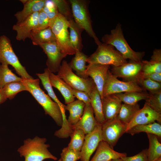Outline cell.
Returning a JSON list of instances; mask_svg holds the SVG:
<instances>
[{
  "instance_id": "cell-1",
  "label": "cell",
  "mask_w": 161,
  "mask_h": 161,
  "mask_svg": "<svg viewBox=\"0 0 161 161\" xmlns=\"http://www.w3.org/2000/svg\"><path fill=\"white\" fill-rule=\"evenodd\" d=\"M22 78V81L29 92L43 108L46 114L50 116L59 126H61L63 116L58 105L41 89L38 79Z\"/></svg>"
},
{
  "instance_id": "cell-2",
  "label": "cell",
  "mask_w": 161,
  "mask_h": 161,
  "mask_svg": "<svg viewBox=\"0 0 161 161\" xmlns=\"http://www.w3.org/2000/svg\"><path fill=\"white\" fill-rule=\"evenodd\" d=\"M47 141L46 138L38 136L32 139H27L17 151L21 157H24V161H43L48 159L57 160V157L49 151L50 145L45 143Z\"/></svg>"
},
{
  "instance_id": "cell-3",
  "label": "cell",
  "mask_w": 161,
  "mask_h": 161,
  "mask_svg": "<svg viewBox=\"0 0 161 161\" xmlns=\"http://www.w3.org/2000/svg\"><path fill=\"white\" fill-rule=\"evenodd\" d=\"M101 41L103 43L113 46L126 59L140 62L145 55L144 52L135 51L130 47L124 36L121 25L120 23L111 30L110 34L105 35Z\"/></svg>"
},
{
  "instance_id": "cell-4",
  "label": "cell",
  "mask_w": 161,
  "mask_h": 161,
  "mask_svg": "<svg viewBox=\"0 0 161 161\" xmlns=\"http://www.w3.org/2000/svg\"><path fill=\"white\" fill-rule=\"evenodd\" d=\"M89 64H97L117 66L128 62L112 45L103 43L98 45L95 52L86 60Z\"/></svg>"
},
{
  "instance_id": "cell-5",
  "label": "cell",
  "mask_w": 161,
  "mask_h": 161,
  "mask_svg": "<svg viewBox=\"0 0 161 161\" xmlns=\"http://www.w3.org/2000/svg\"><path fill=\"white\" fill-rule=\"evenodd\" d=\"M69 25V21L59 13L55 18L50 20L49 26L55 36L59 48L63 53L67 55L75 54L70 41Z\"/></svg>"
},
{
  "instance_id": "cell-6",
  "label": "cell",
  "mask_w": 161,
  "mask_h": 161,
  "mask_svg": "<svg viewBox=\"0 0 161 161\" xmlns=\"http://www.w3.org/2000/svg\"><path fill=\"white\" fill-rule=\"evenodd\" d=\"M73 19L76 23L83 30L86 31L92 38L97 45L102 43L93 30L88 10V1L83 0H70Z\"/></svg>"
},
{
  "instance_id": "cell-7",
  "label": "cell",
  "mask_w": 161,
  "mask_h": 161,
  "mask_svg": "<svg viewBox=\"0 0 161 161\" xmlns=\"http://www.w3.org/2000/svg\"><path fill=\"white\" fill-rule=\"evenodd\" d=\"M57 75L72 88L85 92L89 96L96 86L91 78H82L73 72L69 64L65 60L62 62Z\"/></svg>"
},
{
  "instance_id": "cell-8",
  "label": "cell",
  "mask_w": 161,
  "mask_h": 161,
  "mask_svg": "<svg viewBox=\"0 0 161 161\" xmlns=\"http://www.w3.org/2000/svg\"><path fill=\"white\" fill-rule=\"evenodd\" d=\"M0 62L2 64L12 66L21 78L34 79L21 64L13 51L10 40L4 35L0 36Z\"/></svg>"
},
{
  "instance_id": "cell-9",
  "label": "cell",
  "mask_w": 161,
  "mask_h": 161,
  "mask_svg": "<svg viewBox=\"0 0 161 161\" xmlns=\"http://www.w3.org/2000/svg\"><path fill=\"white\" fill-rule=\"evenodd\" d=\"M145 91L136 82L119 80L114 76L109 70L103 89V98L106 96L112 94L132 91Z\"/></svg>"
},
{
  "instance_id": "cell-10",
  "label": "cell",
  "mask_w": 161,
  "mask_h": 161,
  "mask_svg": "<svg viewBox=\"0 0 161 161\" xmlns=\"http://www.w3.org/2000/svg\"><path fill=\"white\" fill-rule=\"evenodd\" d=\"M143 65L142 61L135 62L130 60L120 66H112L110 72L117 78H121L125 81L135 82L139 84L142 79Z\"/></svg>"
},
{
  "instance_id": "cell-11",
  "label": "cell",
  "mask_w": 161,
  "mask_h": 161,
  "mask_svg": "<svg viewBox=\"0 0 161 161\" xmlns=\"http://www.w3.org/2000/svg\"><path fill=\"white\" fill-rule=\"evenodd\" d=\"M126 129L127 125L116 117L105 121L101 125L102 140L113 148L120 138L126 133Z\"/></svg>"
},
{
  "instance_id": "cell-12",
  "label": "cell",
  "mask_w": 161,
  "mask_h": 161,
  "mask_svg": "<svg viewBox=\"0 0 161 161\" xmlns=\"http://www.w3.org/2000/svg\"><path fill=\"white\" fill-rule=\"evenodd\" d=\"M39 46L47 56L46 65L47 69L53 73L58 72L62 60L67 55L62 52L56 42L44 43Z\"/></svg>"
},
{
  "instance_id": "cell-13",
  "label": "cell",
  "mask_w": 161,
  "mask_h": 161,
  "mask_svg": "<svg viewBox=\"0 0 161 161\" xmlns=\"http://www.w3.org/2000/svg\"><path fill=\"white\" fill-rule=\"evenodd\" d=\"M102 140L101 125L98 124L91 133L86 135L80 151L81 161H90V158Z\"/></svg>"
},
{
  "instance_id": "cell-14",
  "label": "cell",
  "mask_w": 161,
  "mask_h": 161,
  "mask_svg": "<svg viewBox=\"0 0 161 161\" xmlns=\"http://www.w3.org/2000/svg\"><path fill=\"white\" fill-rule=\"evenodd\" d=\"M110 66L100 64H89L86 66V74L94 82L100 95L103 98V91Z\"/></svg>"
},
{
  "instance_id": "cell-15",
  "label": "cell",
  "mask_w": 161,
  "mask_h": 161,
  "mask_svg": "<svg viewBox=\"0 0 161 161\" xmlns=\"http://www.w3.org/2000/svg\"><path fill=\"white\" fill-rule=\"evenodd\" d=\"M155 121L161 123V114L153 110L145 103L143 107L140 109L132 120L127 125L126 132L135 126L149 124Z\"/></svg>"
},
{
  "instance_id": "cell-16",
  "label": "cell",
  "mask_w": 161,
  "mask_h": 161,
  "mask_svg": "<svg viewBox=\"0 0 161 161\" xmlns=\"http://www.w3.org/2000/svg\"><path fill=\"white\" fill-rule=\"evenodd\" d=\"M38 13H34L22 22L13 26V30L17 33V40L24 41L27 38H30L32 32L37 26Z\"/></svg>"
},
{
  "instance_id": "cell-17",
  "label": "cell",
  "mask_w": 161,
  "mask_h": 161,
  "mask_svg": "<svg viewBox=\"0 0 161 161\" xmlns=\"http://www.w3.org/2000/svg\"><path fill=\"white\" fill-rule=\"evenodd\" d=\"M65 109L69 112V114L67 119V129L65 138H67L72 132V127L78 122L82 116L85 104L83 101L77 100L66 104Z\"/></svg>"
},
{
  "instance_id": "cell-18",
  "label": "cell",
  "mask_w": 161,
  "mask_h": 161,
  "mask_svg": "<svg viewBox=\"0 0 161 161\" xmlns=\"http://www.w3.org/2000/svg\"><path fill=\"white\" fill-rule=\"evenodd\" d=\"M101 100L105 121L116 118L122 104L120 99L115 94H112L104 97Z\"/></svg>"
},
{
  "instance_id": "cell-19",
  "label": "cell",
  "mask_w": 161,
  "mask_h": 161,
  "mask_svg": "<svg viewBox=\"0 0 161 161\" xmlns=\"http://www.w3.org/2000/svg\"><path fill=\"white\" fill-rule=\"evenodd\" d=\"M126 156V153L114 151L108 143L102 140L100 142L95 155L90 161H109Z\"/></svg>"
},
{
  "instance_id": "cell-20",
  "label": "cell",
  "mask_w": 161,
  "mask_h": 161,
  "mask_svg": "<svg viewBox=\"0 0 161 161\" xmlns=\"http://www.w3.org/2000/svg\"><path fill=\"white\" fill-rule=\"evenodd\" d=\"M23 4L22 10L17 12L15 14L17 20L16 23H19L33 13L39 12L42 10L46 0H21Z\"/></svg>"
},
{
  "instance_id": "cell-21",
  "label": "cell",
  "mask_w": 161,
  "mask_h": 161,
  "mask_svg": "<svg viewBox=\"0 0 161 161\" xmlns=\"http://www.w3.org/2000/svg\"><path fill=\"white\" fill-rule=\"evenodd\" d=\"M98 124L90 104H85L83 114L78 123L72 127L82 129L86 135L92 132Z\"/></svg>"
},
{
  "instance_id": "cell-22",
  "label": "cell",
  "mask_w": 161,
  "mask_h": 161,
  "mask_svg": "<svg viewBox=\"0 0 161 161\" xmlns=\"http://www.w3.org/2000/svg\"><path fill=\"white\" fill-rule=\"evenodd\" d=\"M49 70L47 68L45 69L43 73H36V75L41 80L44 88L47 92L48 95L59 106L63 116V123L61 126L66 127L67 126V123L65 115L66 105L61 102L53 91L49 79Z\"/></svg>"
},
{
  "instance_id": "cell-23",
  "label": "cell",
  "mask_w": 161,
  "mask_h": 161,
  "mask_svg": "<svg viewBox=\"0 0 161 161\" xmlns=\"http://www.w3.org/2000/svg\"><path fill=\"white\" fill-rule=\"evenodd\" d=\"M49 79L52 86L57 89L63 96L65 103L67 104L75 100V97L73 95L72 88L57 75L51 72L49 73Z\"/></svg>"
},
{
  "instance_id": "cell-24",
  "label": "cell",
  "mask_w": 161,
  "mask_h": 161,
  "mask_svg": "<svg viewBox=\"0 0 161 161\" xmlns=\"http://www.w3.org/2000/svg\"><path fill=\"white\" fill-rule=\"evenodd\" d=\"M75 55L69 64V66L76 72L78 76L84 78H88L86 74V60L88 57L79 50L75 51Z\"/></svg>"
},
{
  "instance_id": "cell-25",
  "label": "cell",
  "mask_w": 161,
  "mask_h": 161,
  "mask_svg": "<svg viewBox=\"0 0 161 161\" xmlns=\"http://www.w3.org/2000/svg\"><path fill=\"white\" fill-rule=\"evenodd\" d=\"M89 97L90 104L95 118L97 124L101 125L105 122V120L103 113L101 97L96 86L91 92Z\"/></svg>"
},
{
  "instance_id": "cell-26",
  "label": "cell",
  "mask_w": 161,
  "mask_h": 161,
  "mask_svg": "<svg viewBox=\"0 0 161 161\" xmlns=\"http://www.w3.org/2000/svg\"><path fill=\"white\" fill-rule=\"evenodd\" d=\"M142 62L143 72L161 73V49H155L150 60H142Z\"/></svg>"
},
{
  "instance_id": "cell-27",
  "label": "cell",
  "mask_w": 161,
  "mask_h": 161,
  "mask_svg": "<svg viewBox=\"0 0 161 161\" xmlns=\"http://www.w3.org/2000/svg\"><path fill=\"white\" fill-rule=\"evenodd\" d=\"M30 39L34 45L51 42H56L55 36L49 27L46 28L34 30L32 32Z\"/></svg>"
},
{
  "instance_id": "cell-28",
  "label": "cell",
  "mask_w": 161,
  "mask_h": 161,
  "mask_svg": "<svg viewBox=\"0 0 161 161\" xmlns=\"http://www.w3.org/2000/svg\"><path fill=\"white\" fill-rule=\"evenodd\" d=\"M69 37L71 45L75 50L81 51L83 47L81 33L83 30L75 22L73 18L69 20Z\"/></svg>"
},
{
  "instance_id": "cell-29",
  "label": "cell",
  "mask_w": 161,
  "mask_h": 161,
  "mask_svg": "<svg viewBox=\"0 0 161 161\" xmlns=\"http://www.w3.org/2000/svg\"><path fill=\"white\" fill-rule=\"evenodd\" d=\"M140 109V105L138 103L134 104H122L116 118L122 123L127 125Z\"/></svg>"
},
{
  "instance_id": "cell-30",
  "label": "cell",
  "mask_w": 161,
  "mask_h": 161,
  "mask_svg": "<svg viewBox=\"0 0 161 161\" xmlns=\"http://www.w3.org/2000/svg\"><path fill=\"white\" fill-rule=\"evenodd\" d=\"M141 132L154 134L159 138L161 137V125L156 122L149 124L135 126L126 132L133 135Z\"/></svg>"
},
{
  "instance_id": "cell-31",
  "label": "cell",
  "mask_w": 161,
  "mask_h": 161,
  "mask_svg": "<svg viewBox=\"0 0 161 161\" xmlns=\"http://www.w3.org/2000/svg\"><path fill=\"white\" fill-rule=\"evenodd\" d=\"M147 134L149 141L147 149L148 161H155L161 158V144L156 135L150 133Z\"/></svg>"
},
{
  "instance_id": "cell-32",
  "label": "cell",
  "mask_w": 161,
  "mask_h": 161,
  "mask_svg": "<svg viewBox=\"0 0 161 161\" xmlns=\"http://www.w3.org/2000/svg\"><path fill=\"white\" fill-rule=\"evenodd\" d=\"M124 103L134 104L142 100H145L149 96L146 91H132L115 94Z\"/></svg>"
},
{
  "instance_id": "cell-33",
  "label": "cell",
  "mask_w": 161,
  "mask_h": 161,
  "mask_svg": "<svg viewBox=\"0 0 161 161\" xmlns=\"http://www.w3.org/2000/svg\"><path fill=\"white\" fill-rule=\"evenodd\" d=\"M86 134L81 129L75 128L70 135L71 140L68 147L74 150L80 151L83 146Z\"/></svg>"
},
{
  "instance_id": "cell-34",
  "label": "cell",
  "mask_w": 161,
  "mask_h": 161,
  "mask_svg": "<svg viewBox=\"0 0 161 161\" xmlns=\"http://www.w3.org/2000/svg\"><path fill=\"white\" fill-rule=\"evenodd\" d=\"M22 78L18 77L10 69L8 65H0V89L2 88L6 84L14 81H20Z\"/></svg>"
},
{
  "instance_id": "cell-35",
  "label": "cell",
  "mask_w": 161,
  "mask_h": 161,
  "mask_svg": "<svg viewBox=\"0 0 161 161\" xmlns=\"http://www.w3.org/2000/svg\"><path fill=\"white\" fill-rule=\"evenodd\" d=\"M2 89L6 97L10 100L13 99L19 92L27 91L25 86L22 81L9 83L6 84Z\"/></svg>"
},
{
  "instance_id": "cell-36",
  "label": "cell",
  "mask_w": 161,
  "mask_h": 161,
  "mask_svg": "<svg viewBox=\"0 0 161 161\" xmlns=\"http://www.w3.org/2000/svg\"><path fill=\"white\" fill-rule=\"evenodd\" d=\"M145 103L153 110L161 114V91L149 93V96L145 100Z\"/></svg>"
},
{
  "instance_id": "cell-37",
  "label": "cell",
  "mask_w": 161,
  "mask_h": 161,
  "mask_svg": "<svg viewBox=\"0 0 161 161\" xmlns=\"http://www.w3.org/2000/svg\"><path fill=\"white\" fill-rule=\"evenodd\" d=\"M61 157L62 161H77L80 159L81 153L67 146L62 150Z\"/></svg>"
},
{
  "instance_id": "cell-38",
  "label": "cell",
  "mask_w": 161,
  "mask_h": 161,
  "mask_svg": "<svg viewBox=\"0 0 161 161\" xmlns=\"http://www.w3.org/2000/svg\"><path fill=\"white\" fill-rule=\"evenodd\" d=\"M139 85L145 90H148L149 93H153L161 91V83L148 79H143Z\"/></svg>"
},
{
  "instance_id": "cell-39",
  "label": "cell",
  "mask_w": 161,
  "mask_h": 161,
  "mask_svg": "<svg viewBox=\"0 0 161 161\" xmlns=\"http://www.w3.org/2000/svg\"><path fill=\"white\" fill-rule=\"evenodd\" d=\"M56 4L58 13L68 20L73 18L72 11L70 9L69 1L64 0H53Z\"/></svg>"
},
{
  "instance_id": "cell-40",
  "label": "cell",
  "mask_w": 161,
  "mask_h": 161,
  "mask_svg": "<svg viewBox=\"0 0 161 161\" xmlns=\"http://www.w3.org/2000/svg\"><path fill=\"white\" fill-rule=\"evenodd\" d=\"M42 10L50 20L55 18L59 14L57 6L53 0H46Z\"/></svg>"
},
{
  "instance_id": "cell-41",
  "label": "cell",
  "mask_w": 161,
  "mask_h": 161,
  "mask_svg": "<svg viewBox=\"0 0 161 161\" xmlns=\"http://www.w3.org/2000/svg\"><path fill=\"white\" fill-rule=\"evenodd\" d=\"M49 21L48 17L42 10L39 12L37 26L34 30H40L49 27Z\"/></svg>"
},
{
  "instance_id": "cell-42",
  "label": "cell",
  "mask_w": 161,
  "mask_h": 161,
  "mask_svg": "<svg viewBox=\"0 0 161 161\" xmlns=\"http://www.w3.org/2000/svg\"><path fill=\"white\" fill-rule=\"evenodd\" d=\"M125 161H148L147 149L143 150L137 154L132 156H126L121 158Z\"/></svg>"
},
{
  "instance_id": "cell-43",
  "label": "cell",
  "mask_w": 161,
  "mask_h": 161,
  "mask_svg": "<svg viewBox=\"0 0 161 161\" xmlns=\"http://www.w3.org/2000/svg\"><path fill=\"white\" fill-rule=\"evenodd\" d=\"M72 93L78 100L83 102L85 104H90V99L87 93L81 90L71 89Z\"/></svg>"
},
{
  "instance_id": "cell-44",
  "label": "cell",
  "mask_w": 161,
  "mask_h": 161,
  "mask_svg": "<svg viewBox=\"0 0 161 161\" xmlns=\"http://www.w3.org/2000/svg\"><path fill=\"white\" fill-rule=\"evenodd\" d=\"M143 79H148L156 82L161 83V73H144L142 72Z\"/></svg>"
},
{
  "instance_id": "cell-45",
  "label": "cell",
  "mask_w": 161,
  "mask_h": 161,
  "mask_svg": "<svg viewBox=\"0 0 161 161\" xmlns=\"http://www.w3.org/2000/svg\"><path fill=\"white\" fill-rule=\"evenodd\" d=\"M7 99L2 88L0 89V104L4 102Z\"/></svg>"
},
{
  "instance_id": "cell-46",
  "label": "cell",
  "mask_w": 161,
  "mask_h": 161,
  "mask_svg": "<svg viewBox=\"0 0 161 161\" xmlns=\"http://www.w3.org/2000/svg\"><path fill=\"white\" fill-rule=\"evenodd\" d=\"M109 161H125L121 158H118Z\"/></svg>"
},
{
  "instance_id": "cell-47",
  "label": "cell",
  "mask_w": 161,
  "mask_h": 161,
  "mask_svg": "<svg viewBox=\"0 0 161 161\" xmlns=\"http://www.w3.org/2000/svg\"><path fill=\"white\" fill-rule=\"evenodd\" d=\"M155 161H161V158L158 159Z\"/></svg>"
},
{
  "instance_id": "cell-48",
  "label": "cell",
  "mask_w": 161,
  "mask_h": 161,
  "mask_svg": "<svg viewBox=\"0 0 161 161\" xmlns=\"http://www.w3.org/2000/svg\"><path fill=\"white\" fill-rule=\"evenodd\" d=\"M57 161H62L61 159L60 158L59 160H58Z\"/></svg>"
}]
</instances>
